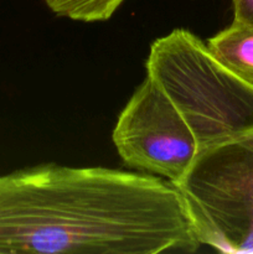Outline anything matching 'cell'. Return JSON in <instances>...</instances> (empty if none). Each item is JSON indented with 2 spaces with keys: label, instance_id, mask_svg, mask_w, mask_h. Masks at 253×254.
Here are the masks:
<instances>
[{
  "label": "cell",
  "instance_id": "1",
  "mask_svg": "<svg viewBox=\"0 0 253 254\" xmlns=\"http://www.w3.org/2000/svg\"><path fill=\"white\" fill-rule=\"evenodd\" d=\"M201 247L178 189L103 166L0 175V254H178Z\"/></svg>",
  "mask_w": 253,
  "mask_h": 254
},
{
  "label": "cell",
  "instance_id": "2",
  "mask_svg": "<svg viewBox=\"0 0 253 254\" xmlns=\"http://www.w3.org/2000/svg\"><path fill=\"white\" fill-rule=\"evenodd\" d=\"M145 68L180 112L200 150L253 130V87L189 30L179 27L156 39Z\"/></svg>",
  "mask_w": 253,
  "mask_h": 254
},
{
  "label": "cell",
  "instance_id": "3",
  "mask_svg": "<svg viewBox=\"0 0 253 254\" xmlns=\"http://www.w3.org/2000/svg\"><path fill=\"white\" fill-rule=\"evenodd\" d=\"M173 185L201 245L253 254V130L201 149Z\"/></svg>",
  "mask_w": 253,
  "mask_h": 254
},
{
  "label": "cell",
  "instance_id": "4",
  "mask_svg": "<svg viewBox=\"0 0 253 254\" xmlns=\"http://www.w3.org/2000/svg\"><path fill=\"white\" fill-rule=\"evenodd\" d=\"M126 165L176 183L200 151L185 119L146 74L119 114L112 133Z\"/></svg>",
  "mask_w": 253,
  "mask_h": 254
},
{
  "label": "cell",
  "instance_id": "5",
  "mask_svg": "<svg viewBox=\"0 0 253 254\" xmlns=\"http://www.w3.org/2000/svg\"><path fill=\"white\" fill-rule=\"evenodd\" d=\"M206 45L226 68L253 87V25L233 21Z\"/></svg>",
  "mask_w": 253,
  "mask_h": 254
},
{
  "label": "cell",
  "instance_id": "6",
  "mask_svg": "<svg viewBox=\"0 0 253 254\" xmlns=\"http://www.w3.org/2000/svg\"><path fill=\"white\" fill-rule=\"evenodd\" d=\"M124 0H45L57 16L74 21H106L113 16Z\"/></svg>",
  "mask_w": 253,
  "mask_h": 254
},
{
  "label": "cell",
  "instance_id": "7",
  "mask_svg": "<svg viewBox=\"0 0 253 254\" xmlns=\"http://www.w3.org/2000/svg\"><path fill=\"white\" fill-rule=\"evenodd\" d=\"M233 21L253 25V0H232Z\"/></svg>",
  "mask_w": 253,
  "mask_h": 254
}]
</instances>
